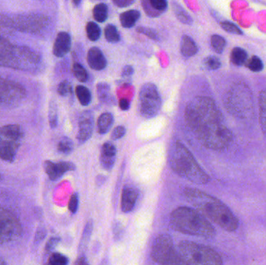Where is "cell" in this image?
Masks as SVG:
<instances>
[{
	"label": "cell",
	"mask_w": 266,
	"mask_h": 265,
	"mask_svg": "<svg viewBox=\"0 0 266 265\" xmlns=\"http://www.w3.org/2000/svg\"><path fill=\"white\" fill-rule=\"evenodd\" d=\"M185 119L187 126L206 148L224 150L232 143V132L211 98L196 97L190 101L185 108Z\"/></svg>",
	"instance_id": "6da1fadb"
},
{
	"label": "cell",
	"mask_w": 266,
	"mask_h": 265,
	"mask_svg": "<svg viewBox=\"0 0 266 265\" xmlns=\"http://www.w3.org/2000/svg\"><path fill=\"white\" fill-rule=\"evenodd\" d=\"M185 195L188 202H191L199 212L218 225L220 228L231 233L238 230L239 226L238 218L218 198L192 187L185 188Z\"/></svg>",
	"instance_id": "7a4b0ae2"
},
{
	"label": "cell",
	"mask_w": 266,
	"mask_h": 265,
	"mask_svg": "<svg viewBox=\"0 0 266 265\" xmlns=\"http://www.w3.org/2000/svg\"><path fill=\"white\" fill-rule=\"evenodd\" d=\"M170 226L176 231L203 238H213L216 230L207 218L198 210L189 207H178L170 218Z\"/></svg>",
	"instance_id": "3957f363"
},
{
	"label": "cell",
	"mask_w": 266,
	"mask_h": 265,
	"mask_svg": "<svg viewBox=\"0 0 266 265\" xmlns=\"http://www.w3.org/2000/svg\"><path fill=\"white\" fill-rule=\"evenodd\" d=\"M41 63V55L37 51L12 44L0 36V67L30 72L36 70Z\"/></svg>",
	"instance_id": "277c9868"
},
{
	"label": "cell",
	"mask_w": 266,
	"mask_h": 265,
	"mask_svg": "<svg viewBox=\"0 0 266 265\" xmlns=\"http://www.w3.org/2000/svg\"><path fill=\"white\" fill-rule=\"evenodd\" d=\"M170 164L176 173L191 182L197 184L210 182V176L201 167L192 152L180 141H175L171 145Z\"/></svg>",
	"instance_id": "5b68a950"
},
{
	"label": "cell",
	"mask_w": 266,
	"mask_h": 265,
	"mask_svg": "<svg viewBox=\"0 0 266 265\" xmlns=\"http://www.w3.org/2000/svg\"><path fill=\"white\" fill-rule=\"evenodd\" d=\"M0 25L22 33L37 35L50 27L51 19L41 13L0 14Z\"/></svg>",
	"instance_id": "8992f818"
},
{
	"label": "cell",
	"mask_w": 266,
	"mask_h": 265,
	"mask_svg": "<svg viewBox=\"0 0 266 265\" xmlns=\"http://www.w3.org/2000/svg\"><path fill=\"white\" fill-rule=\"evenodd\" d=\"M178 253L185 265H220L223 264L220 255L207 246L182 241L178 246Z\"/></svg>",
	"instance_id": "52a82bcc"
},
{
	"label": "cell",
	"mask_w": 266,
	"mask_h": 265,
	"mask_svg": "<svg viewBox=\"0 0 266 265\" xmlns=\"http://www.w3.org/2000/svg\"><path fill=\"white\" fill-rule=\"evenodd\" d=\"M224 103L229 113L241 119L248 117L254 108L250 89L242 83L231 87L226 95Z\"/></svg>",
	"instance_id": "ba28073f"
},
{
	"label": "cell",
	"mask_w": 266,
	"mask_h": 265,
	"mask_svg": "<svg viewBox=\"0 0 266 265\" xmlns=\"http://www.w3.org/2000/svg\"><path fill=\"white\" fill-rule=\"evenodd\" d=\"M24 132L21 126L9 124L0 127V159L12 163L21 145Z\"/></svg>",
	"instance_id": "9c48e42d"
},
{
	"label": "cell",
	"mask_w": 266,
	"mask_h": 265,
	"mask_svg": "<svg viewBox=\"0 0 266 265\" xmlns=\"http://www.w3.org/2000/svg\"><path fill=\"white\" fill-rule=\"evenodd\" d=\"M151 257L155 262L161 265H185L174 248L172 239L167 234L156 237L152 247Z\"/></svg>",
	"instance_id": "30bf717a"
},
{
	"label": "cell",
	"mask_w": 266,
	"mask_h": 265,
	"mask_svg": "<svg viewBox=\"0 0 266 265\" xmlns=\"http://www.w3.org/2000/svg\"><path fill=\"white\" fill-rule=\"evenodd\" d=\"M161 98L157 87L152 83L142 86L138 94V111L144 119L154 118L161 108Z\"/></svg>",
	"instance_id": "8fae6325"
},
{
	"label": "cell",
	"mask_w": 266,
	"mask_h": 265,
	"mask_svg": "<svg viewBox=\"0 0 266 265\" xmlns=\"http://www.w3.org/2000/svg\"><path fill=\"white\" fill-rule=\"evenodd\" d=\"M23 234L20 219L14 212L0 206V244L16 241Z\"/></svg>",
	"instance_id": "7c38bea8"
},
{
	"label": "cell",
	"mask_w": 266,
	"mask_h": 265,
	"mask_svg": "<svg viewBox=\"0 0 266 265\" xmlns=\"http://www.w3.org/2000/svg\"><path fill=\"white\" fill-rule=\"evenodd\" d=\"M75 165L70 162H59L54 163L52 161L46 160L44 163V169L50 180H56L64 175L68 171L74 170Z\"/></svg>",
	"instance_id": "4fadbf2b"
},
{
	"label": "cell",
	"mask_w": 266,
	"mask_h": 265,
	"mask_svg": "<svg viewBox=\"0 0 266 265\" xmlns=\"http://www.w3.org/2000/svg\"><path fill=\"white\" fill-rule=\"evenodd\" d=\"M94 130V117L91 112H84L80 116L79 122V131L77 133V139L80 144L88 141L92 136Z\"/></svg>",
	"instance_id": "5bb4252c"
},
{
	"label": "cell",
	"mask_w": 266,
	"mask_h": 265,
	"mask_svg": "<svg viewBox=\"0 0 266 265\" xmlns=\"http://www.w3.org/2000/svg\"><path fill=\"white\" fill-rule=\"evenodd\" d=\"M71 37L67 32H59L57 34L53 45V54L58 58H62L69 53L71 49Z\"/></svg>",
	"instance_id": "9a60e30c"
},
{
	"label": "cell",
	"mask_w": 266,
	"mask_h": 265,
	"mask_svg": "<svg viewBox=\"0 0 266 265\" xmlns=\"http://www.w3.org/2000/svg\"><path fill=\"white\" fill-rule=\"evenodd\" d=\"M87 62L93 70L101 71L106 68L107 59L100 48L93 47L87 53Z\"/></svg>",
	"instance_id": "2e32d148"
},
{
	"label": "cell",
	"mask_w": 266,
	"mask_h": 265,
	"mask_svg": "<svg viewBox=\"0 0 266 265\" xmlns=\"http://www.w3.org/2000/svg\"><path fill=\"white\" fill-rule=\"evenodd\" d=\"M142 8L148 16L156 17L167 10V0H142Z\"/></svg>",
	"instance_id": "e0dca14e"
},
{
	"label": "cell",
	"mask_w": 266,
	"mask_h": 265,
	"mask_svg": "<svg viewBox=\"0 0 266 265\" xmlns=\"http://www.w3.org/2000/svg\"><path fill=\"white\" fill-rule=\"evenodd\" d=\"M116 147L111 142H106L101 148V163L102 167L109 170L113 167L116 159Z\"/></svg>",
	"instance_id": "ac0fdd59"
},
{
	"label": "cell",
	"mask_w": 266,
	"mask_h": 265,
	"mask_svg": "<svg viewBox=\"0 0 266 265\" xmlns=\"http://www.w3.org/2000/svg\"><path fill=\"white\" fill-rule=\"evenodd\" d=\"M138 196V192L135 187L131 186L124 187L122 195V209L123 212H130L134 209Z\"/></svg>",
	"instance_id": "d6986e66"
},
{
	"label": "cell",
	"mask_w": 266,
	"mask_h": 265,
	"mask_svg": "<svg viewBox=\"0 0 266 265\" xmlns=\"http://www.w3.org/2000/svg\"><path fill=\"white\" fill-rule=\"evenodd\" d=\"M140 16L141 13L139 11L136 9H130V10L123 12L119 16V20L123 27L131 28L135 26Z\"/></svg>",
	"instance_id": "ffe728a7"
},
{
	"label": "cell",
	"mask_w": 266,
	"mask_h": 265,
	"mask_svg": "<svg viewBox=\"0 0 266 265\" xmlns=\"http://www.w3.org/2000/svg\"><path fill=\"white\" fill-rule=\"evenodd\" d=\"M197 44H195L192 37L188 35L183 36L181 41V55L186 58H189L197 54Z\"/></svg>",
	"instance_id": "44dd1931"
},
{
	"label": "cell",
	"mask_w": 266,
	"mask_h": 265,
	"mask_svg": "<svg viewBox=\"0 0 266 265\" xmlns=\"http://www.w3.org/2000/svg\"><path fill=\"white\" fill-rule=\"evenodd\" d=\"M259 110L260 126L263 134L266 137V89L259 94Z\"/></svg>",
	"instance_id": "7402d4cb"
},
{
	"label": "cell",
	"mask_w": 266,
	"mask_h": 265,
	"mask_svg": "<svg viewBox=\"0 0 266 265\" xmlns=\"http://www.w3.org/2000/svg\"><path fill=\"white\" fill-rule=\"evenodd\" d=\"M114 117L109 112H105L100 116L98 120V132L105 134L110 131L111 128L113 126Z\"/></svg>",
	"instance_id": "603a6c76"
},
{
	"label": "cell",
	"mask_w": 266,
	"mask_h": 265,
	"mask_svg": "<svg viewBox=\"0 0 266 265\" xmlns=\"http://www.w3.org/2000/svg\"><path fill=\"white\" fill-rule=\"evenodd\" d=\"M98 99L104 104H110L113 101L110 86L106 83H99L97 85Z\"/></svg>",
	"instance_id": "cb8c5ba5"
},
{
	"label": "cell",
	"mask_w": 266,
	"mask_h": 265,
	"mask_svg": "<svg viewBox=\"0 0 266 265\" xmlns=\"http://www.w3.org/2000/svg\"><path fill=\"white\" fill-rule=\"evenodd\" d=\"M172 7L177 20L182 23H185V24H192V22H193L192 16L188 14V12L180 4L173 2Z\"/></svg>",
	"instance_id": "d4e9b609"
},
{
	"label": "cell",
	"mask_w": 266,
	"mask_h": 265,
	"mask_svg": "<svg viewBox=\"0 0 266 265\" xmlns=\"http://www.w3.org/2000/svg\"><path fill=\"white\" fill-rule=\"evenodd\" d=\"M248 59V53L242 48H234L231 51V61L237 66H243Z\"/></svg>",
	"instance_id": "484cf974"
},
{
	"label": "cell",
	"mask_w": 266,
	"mask_h": 265,
	"mask_svg": "<svg viewBox=\"0 0 266 265\" xmlns=\"http://www.w3.org/2000/svg\"><path fill=\"white\" fill-rule=\"evenodd\" d=\"M93 16L94 20L99 23H104L106 21L109 16V8L106 4L101 2V3L97 4L93 9Z\"/></svg>",
	"instance_id": "4316f807"
},
{
	"label": "cell",
	"mask_w": 266,
	"mask_h": 265,
	"mask_svg": "<svg viewBox=\"0 0 266 265\" xmlns=\"http://www.w3.org/2000/svg\"><path fill=\"white\" fill-rule=\"evenodd\" d=\"M76 94H77L78 101L83 106H88L92 100L91 93L88 88L84 86H77L76 87Z\"/></svg>",
	"instance_id": "83f0119b"
},
{
	"label": "cell",
	"mask_w": 266,
	"mask_h": 265,
	"mask_svg": "<svg viewBox=\"0 0 266 265\" xmlns=\"http://www.w3.org/2000/svg\"><path fill=\"white\" fill-rule=\"evenodd\" d=\"M87 37L91 41H97L99 40L101 35V30L99 26L94 22H89L86 26Z\"/></svg>",
	"instance_id": "f1b7e54d"
},
{
	"label": "cell",
	"mask_w": 266,
	"mask_h": 265,
	"mask_svg": "<svg viewBox=\"0 0 266 265\" xmlns=\"http://www.w3.org/2000/svg\"><path fill=\"white\" fill-rule=\"evenodd\" d=\"M105 36L107 41L110 43H117L121 40L119 30L114 24L107 25L105 28Z\"/></svg>",
	"instance_id": "f546056e"
},
{
	"label": "cell",
	"mask_w": 266,
	"mask_h": 265,
	"mask_svg": "<svg viewBox=\"0 0 266 265\" xmlns=\"http://www.w3.org/2000/svg\"><path fill=\"white\" fill-rule=\"evenodd\" d=\"M226 44H227V41H226L224 37L218 35V34H214V35L212 36V48L217 53L221 54L225 49Z\"/></svg>",
	"instance_id": "4dcf8cb0"
},
{
	"label": "cell",
	"mask_w": 266,
	"mask_h": 265,
	"mask_svg": "<svg viewBox=\"0 0 266 265\" xmlns=\"http://www.w3.org/2000/svg\"><path fill=\"white\" fill-rule=\"evenodd\" d=\"M73 73L75 77L81 82V83H86L88 80V73L84 66L80 65V63L73 64Z\"/></svg>",
	"instance_id": "1f68e13d"
},
{
	"label": "cell",
	"mask_w": 266,
	"mask_h": 265,
	"mask_svg": "<svg viewBox=\"0 0 266 265\" xmlns=\"http://www.w3.org/2000/svg\"><path fill=\"white\" fill-rule=\"evenodd\" d=\"M73 141L68 137H63L58 144V150L63 154H69L73 152Z\"/></svg>",
	"instance_id": "d6a6232c"
},
{
	"label": "cell",
	"mask_w": 266,
	"mask_h": 265,
	"mask_svg": "<svg viewBox=\"0 0 266 265\" xmlns=\"http://www.w3.org/2000/svg\"><path fill=\"white\" fill-rule=\"evenodd\" d=\"M247 67L249 68L252 72L255 73H259L263 71V68H264V65H263V61L261 59H259L258 56H252L247 63Z\"/></svg>",
	"instance_id": "836d02e7"
},
{
	"label": "cell",
	"mask_w": 266,
	"mask_h": 265,
	"mask_svg": "<svg viewBox=\"0 0 266 265\" xmlns=\"http://www.w3.org/2000/svg\"><path fill=\"white\" fill-rule=\"evenodd\" d=\"M203 65L209 70H217L221 67V61L216 56H208L203 60Z\"/></svg>",
	"instance_id": "e575fe53"
},
{
	"label": "cell",
	"mask_w": 266,
	"mask_h": 265,
	"mask_svg": "<svg viewBox=\"0 0 266 265\" xmlns=\"http://www.w3.org/2000/svg\"><path fill=\"white\" fill-rule=\"evenodd\" d=\"M48 264L52 265H66L69 264V258L60 253H53L50 256Z\"/></svg>",
	"instance_id": "d590c367"
},
{
	"label": "cell",
	"mask_w": 266,
	"mask_h": 265,
	"mask_svg": "<svg viewBox=\"0 0 266 265\" xmlns=\"http://www.w3.org/2000/svg\"><path fill=\"white\" fill-rule=\"evenodd\" d=\"M48 115H49L48 119H49L50 126L52 129H55L58 126V111H57L56 105L53 101L50 104Z\"/></svg>",
	"instance_id": "8d00e7d4"
},
{
	"label": "cell",
	"mask_w": 266,
	"mask_h": 265,
	"mask_svg": "<svg viewBox=\"0 0 266 265\" xmlns=\"http://www.w3.org/2000/svg\"><path fill=\"white\" fill-rule=\"evenodd\" d=\"M220 25H221L222 28L230 34H237V35H242L243 34L242 30L232 22L225 20V21L221 22Z\"/></svg>",
	"instance_id": "74e56055"
},
{
	"label": "cell",
	"mask_w": 266,
	"mask_h": 265,
	"mask_svg": "<svg viewBox=\"0 0 266 265\" xmlns=\"http://www.w3.org/2000/svg\"><path fill=\"white\" fill-rule=\"evenodd\" d=\"M136 31L139 34H144L146 37H149L150 39L158 41L159 40V34L156 30L149 27H138L136 28Z\"/></svg>",
	"instance_id": "f35d334b"
},
{
	"label": "cell",
	"mask_w": 266,
	"mask_h": 265,
	"mask_svg": "<svg viewBox=\"0 0 266 265\" xmlns=\"http://www.w3.org/2000/svg\"><path fill=\"white\" fill-rule=\"evenodd\" d=\"M57 90H58L59 95L66 97V96L72 94V84L68 80H64V81L59 83Z\"/></svg>",
	"instance_id": "ab89813d"
},
{
	"label": "cell",
	"mask_w": 266,
	"mask_h": 265,
	"mask_svg": "<svg viewBox=\"0 0 266 265\" xmlns=\"http://www.w3.org/2000/svg\"><path fill=\"white\" fill-rule=\"evenodd\" d=\"M93 230V223L91 221H89L87 224L86 225L85 229H84V235H83V239L81 240V247L83 248L84 246L85 248L88 243L90 237H91V232Z\"/></svg>",
	"instance_id": "60d3db41"
},
{
	"label": "cell",
	"mask_w": 266,
	"mask_h": 265,
	"mask_svg": "<svg viewBox=\"0 0 266 265\" xmlns=\"http://www.w3.org/2000/svg\"><path fill=\"white\" fill-rule=\"evenodd\" d=\"M79 208V195L77 193H75L72 195L71 198L69 200V209L70 212L75 214L77 213Z\"/></svg>",
	"instance_id": "b9f144b4"
},
{
	"label": "cell",
	"mask_w": 266,
	"mask_h": 265,
	"mask_svg": "<svg viewBox=\"0 0 266 265\" xmlns=\"http://www.w3.org/2000/svg\"><path fill=\"white\" fill-rule=\"evenodd\" d=\"M126 133V129L124 126H117L112 132V138L114 140L120 139Z\"/></svg>",
	"instance_id": "7bdbcfd3"
},
{
	"label": "cell",
	"mask_w": 266,
	"mask_h": 265,
	"mask_svg": "<svg viewBox=\"0 0 266 265\" xmlns=\"http://www.w3.org/2000/svg\"><path fill=\"white\" fill-rule=\"evenodd\" d=\"M61 239L58 237H53L52 238L49 239V241L47 242L46 245H45V251L46 252H51L53 251L56 246L60 242Z\"/></svg>",
	"instance_id": "ee69618b"
},
{
	"label": "cell",
	"mask_w": 266,
	"mask_h": 265,
	"mask_svg": "<svg viewBox=\"0 0 266 265\" xmlns=\"http://www.w3.org/2000/svg\"><path fill=\"white\" fill-rule=\"evenodd\" d=\"M112 2L119 7L124 8L134 3L135 0H112Z\"/></svg>",
	"instance_id": "f6af8a7d"
},
{
	"label": "cell",
	"mask_w": 266,
	"mask_h": 265,
	"mask_svg": "<svg viewBox=\"0 0 266 265\" xmlns=\"http://www.w3.org/2000/svg\"><path fill=\"white\" fill-rule=\"evenodd\" d=\"M133 73H134V69H133V66L127 65L123 68L122 76L123 78L129 79L133 76Z\"/></svg>",
	"instance_id": "bcb514c9"
},
{
	"label": "cell",
	"mask_w": 266,
	"mask_h": 265,
	"mask_svg": "<svg viewBox=\"0 0 266 265\" xmlns=\"http://www.w3.org/2000/svg\"><path fill=\"white\" fill-rule=\"evenodd\" d=\"M130 101L126 98H123L119 101V108H121L123 111H127V110L130 109Z\"/></svg>",
	"instance_id": "7dc6e473"
},
{
	"label": "cell",
	"mask_w": 266,
	"mask_h": 265,
	"mask_svg": "<svg viewBox=\"0 0 266 265\" xmlns=\"http://www.w3.org/2000/svg\"><path fill=\"white\" fill-rule=\"evenodd\" d=\"M45 235H46V233H45V231H44V229H43V230H39V231L37 232V236H36V238H37V240H42V239L44 238Z\"/></svg>",
	"instance_id": "c3c4849f"
},
{
	"label": "cell",
	"mask_w": 266,
	"mask_h": 265,
	"mask_svg": "<svg viewBox=\"0 0 266 265\" xmlns=\"http://www.w3.org/2000/svg\"><path fill=\"white\" fill-rule=\"evenodd\" d=\"M76 264H77V265H87V262L86 261V258L83 257V258H80V259H78Z\"/></svg>",
	"instance_id": "681fc988"
},
{
	"label": "cell",
	"mask_w": 266,
	"mask_h": 265,
	"mask_svg": "<svg viewBox=\"0 0 266 265\" xmlns=\"http://www.w3.org/2000/svg\"><path fill=\"white\" fill-rule=\"evenodd\" d=\"M81 1L82 0H73V2L74 3V5H79L80 2H81Z\"/></svg>",
	"instance_id": "f907efd6"
},
{
	"label": "cell",
	"mask_w": 266,
	"mask_h": 265,
	"mask_svg": "<svg viewBox=\"0 0 266 265\" xmlns=\"http://www.w3.org/2000/svg\"><path fill=\"white\" fill-rule=\"evenodd\" d=\"M6 264V262H5V261L2 259L1 257H0V265H5Z\"/></svg>",
	"instance_id": "816d5d0a"
},
{
	"label": "cell",
	"mask_w": 266,
	"mask_h": 265,
	"mask_svg": "<svg viewBox=\"0 0 266 265\" xmlns=\"http://www.w3.org/2000/svg\"><path fill=\"white\" fill-rule=\"evenodd\" d=\"M2 174H1V173H0V181H1V180H2Z\"/></svg>",
	"instance_id": "f5cc1de1"
}]
</instances>
